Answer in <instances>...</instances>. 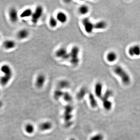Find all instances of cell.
Segmentation results:
<instances>
[{
    "label": "cell",
    "instance_id": "5b68a950",
    "mask_svg": "<svg viewBox=\"0 0 140 140\" xmlns=\"http://www.w3.org/2000/svg\"><path fill=\"white\" fill-rule=\"evenodd\" d=\"M73 110V108L71 105H67L65 106L63 118L65 123V125L67 127H69L72 125L71 120L73 118L72 113Z\"/></svg>",
    "mask_w": 140,
    "mask_h": 140
},
{
    "label": "cell",
    "instance_id": "484cf974",
    "mask_svg": "<svg viewBox=\"0 0 140 140\" xmlns=\"http://www.w3.org/2000/svg\"><path fill=\"white\" fill-rule=\"evenodd\" d=\"M62 91L60 89L58 88L57 90H56L54 92V97L55 99L58 100L61 97H62L63 94Z\"/></svg>",
    "mask_w": 140,
    "mask_h": 140
},
{
    "label": "cell",
    "instance_id": "d6986e66",
    "mask_svg": "<svg viewBox=\"0 0 140 140\" xmlns=\"http://www.w3.org/2000/svg\"><path fill=\"white\" fill-rule=\"evenodd\" d=\"M70 86L69 81L66 80H62L59 81L58 83V88L60 90L66 89L68 88Z\"/></svg>",
    "mask_w": 140,
    "mask_h": 140
},
{
    "label": "cell",
    "instance_id": "6da1fadb",
    "mask_svg": "<svg viewBox=\"0 0 140 140\" xmlns=\"http://www.w3.org/2000/svg\"><path fill=\"white\" fill-rule=\"evenodd\" d=\"M0 72L2 75L0 77V83L6 86L10 81L13 76V71L10 64L4 63L0 66Z\"/></svg>",
    "mask_w": 140,
    "mask_h": 140
},
{
    "label": "cell",
    "instance_id": "d4e9b609",
    "mask_svg": "<svg viewBox=\"0 0 140 140\" xmlns=\"http://www.w3.org/2000/svg\"><path fill=\"white\" fill-rule=\"evenodd\" d=\"M34 129L35 128L33 125L30 123H28L25 127V132L29 134L32 133L34 132Z\"/></svg>",
    "mask_w": 140,
    "mask_h": 140
},
{
    "label": "cell",
    "instance_id": "ffe728a7",
    "mask_svg": "<svg viewBox=\"0 0 140 140\" xmlns=\"http://www.w3.org/2000/svg\"><path fill=\"white\" fill-rule=\"evenodd\" d=\"M88 92V89L86 87H83L81 88L77 94V98L78 100H81L84 97Z\"/></svg>",
    "mask_w": 140,
    "mask_h": 140
},
{
    "label": "cell",
    "instance_id": "ba28073f",
    "mask_svg": "<svg viewBox=\"0 0 140 140\" xmlns=\"http://www.w3.org/2000/svg\"><path fill=\"white\" fill-rule=\"evenodd\" d=\"M55 55L56 57L63 60L69 59V53L66 48L64 47L59 48L56 51Z\"/></svg>",
    "mask_w": 140,
    "mask_h": 140
},
{
    "label": "cell",
    "instance_id": "9c48e42d",
    "mask_svg": "<svg viewBox=\"0 0 140 140\" xmlns=\"http://www.w3.org/2000/svg\"><path fill=\"white\" fill-rule=\"evenodd\" d=\"M30 35V32L27 28H23L19 29L16 33L17 38L20 41H24L27 39Z\"/></svg>",
    "mask_w": 140,
    "mask_h": 140
},
{
    "label": "cell",
    "instance_id": "9a60e30c",
    "mask_svg": "<svg viewBox=\"0 0 140 140\" xmlns=\"http://www.w3.org/2000/svg\"><path fill=\"white\" fill-rule=\"evenodd\" d=\"M103 85L100 82H97L96 83L95 86V93L96 96L97 97L100 98L102 97Z\"/></svg>",
    "mask_w": 140,
    "mask_h": 140
},
{
    "label": "cell",
    "instance_id": "7a4b0ae2",
    "mask_svg": "<svg viewBox=\"0 0 140 140\" xmlns=\"http://www.w3.org/2000/svg\"><path fill=\"white\" fill-rule=\"evenodd\" d=\"M114 72L120 78L124 85H127L130 83V78L128 74L122 67L119 65L116 66L114 68Z\"/></svg>",
    "mask_w": 140,
    "mask_h": 140
},
{
    "label": "cell",
    "instance_id": "f1b7e54d",
    "mask_svg": "<svg viewBox=\"0 0 140 140\" xmlns=\"http://www.w3.org/2000/svg\"><path fill=\"white\" fill-rule=\"evenodd\" d=\"M112 95H113V92L112 91L110 90H107L105 92L104 95H103L102 97L103 98L108 99L109 98L112 96Z\"/></svg>",
    "mask_w": 140,
    "mask_h": 140
},
{
    "label": "cell",
    "instance_id": "277c9868",
    "mask_svg": "<svg viewBox=\"0 0 140 140\" xmlns=\"http://www.w3.org/2000/svg\"><path fill=\"white\" fill-rule=\"evenodd\" d=\"M43 6L40 5L37 6L33 11L32 15L30 18L31 22L33 24H37L43 16Z\"/></svg>",
    "mask_w": 140,
    "mask_h": 140
},
{
    "label": "cell",
    "instance_id": "e0dca14e",
    "mask_svg": "<svg viewBox=\"0 0 140 140\" xmlns=\"http://www.w3.org/2000/svg\"><path fill=\"white\" fill-rule=\"evenodd\" d=\"M118 57L117 54L114 51H111L109 52L106 55V59L108 62L112 63L115 62Z\"/></svg>",
    "mask_w": 140,
    "mask_h": 140
},
{
    "label": "cell",
    "instance_id": "2e32d148",
    "mask_svg": "<svg viewBox=\"0 0 140 140\" xmlns=\"http://www.w3.org/2000/svg\"><path fill=\"white\" fill-rule=\"evenodd\" d=\"M94 25V29L97 30H104L107 28L108 24L104 20H100L95 23Z\"/></svg>",
    "mask_w": 140,
    "mask_h": 140
},
{
    "label": "cell",
    "instance_id": "5bb4252c",
    "mask_svg": "<svg viewBox=\"0 0 140 140\" xmlns=\"http://www.w3.org/2000/svg\"><path fill=\"white\" fill-rule=\"evenodd\" d=\"M56 18L58 21L61 23H65L68 20V17L67 14L63 11H59L56 14Z\"/></svg>",
    "mask_w": 140,
    "mask_h": 140
},
{
    "label": "cell",
    "instance_id": "8fae6325",
    "mask_svg": "<svg viewBox=\"0 0 140 140\" xmlns=\"http://www.w3.org/2000/svg\"><path fill=\"white\" fill-rule=\"evenodd\" d=\"M46 81V77L44 74H41L37 76L35 81V85L37 88H42L45 85Z\"/></svg>",
    "mask_w": 140,
    "mask_h": 140
},
{
    "label": "cell",
    "instance_id": "44dd1931",
    "mask_svg": "<svg viewBox=\"0 0 140 140\" xmlns=\"http://www.w3.org/2000/svg\"><path fill=\"white\" fill-rule=\"evenodd\" d=\"M90 11V8L88 6L83 4L80 6L78 8L79 13L82 15H85L88 13Z\"/></svg>",
    "mask_w": 140,
    "mask_h": 140
},
{
    "label": "cell",
    "instance_id": "52a82bcc",
    "mask_svg": "<svg viewBox=\"0 0 140 140\" xmlns=\"http://www.w3.org/2000/svg\"><path fill=\"white\" fill-rule=\"evenodd\" d=\"M82 23L85 31L88 34H90L94 29V24L88 17L84 18L82 20Z\"/></svg>",
    "mask_w": 140,
    "mask_h": 140
},
{
    "label": "cell",
    "instance_id": "8992f818",
    "mask_svg": "<svg viewBox=\"0 0 140 140\" xmlns=\"http://www.w3.org/2000/svg\"><path fill=\"white\" fill-rule=\"evenodd\" d=\"M19 14L20 13L15 7H11L9 9L8 12V17L11 23L15 24L18 22L20 19Z\"/></svg>",
    "mask_w": 140,
    "mask_h": 140
},
{
    "label": "cell",
    "instance_id": "cb8c5ba5",
    "mask_svg": "<svg viewBox=\"0 0 140 140\" xmlns=\"http://www.w3.org/2000/svg\"><path fill=\"white\" fill-rule=\"evenodd\" d=\"M49 25L51 28H54L57 26L58 21L55 17L51 16L49 19Z\"/></svg>",
    "mask_w": 140,
    "mask_h": 140
},
{
    "label": "cell",
    "instance_id": "ac0fdd59",
    "mask_svg": "<svg viewBox=\"0 0 140 140\" xmlns=\"http://www.w3.org/2000/svg\"><path fill=\"white\" fill-rule=\"evenodd\" d=\"M52 124L50 121H46L41 123L39 126V128L42 131H46L51 129Z\"/></svg>",
    "mask_w": 140,
    "mask_h": 140
},
{
    "label": "cell",
    "instance_id": "83f0119b",
    "mask_svg": "<svg viewBox=\"0 0 140 140\" xmlns=\"http://www.w3.org/2000/svg\"><path fill=\"white\" fill-rule=\"evenodd\" d=\"M104 137L103 135L101 133H98L91 138L90 140H103Z\"/></svg>",
    "mask_w": 140,
    "mask_h": 140
},
{
    "label": "cell",
    "instance_id": "30bf717a",
    "mask_svg": "<svg viewBox=\"0 0 140 140\" xmlns=\"http://www.w3.org/2000/svg\"><path fill=\"white\" fill-rule=\"evenodd\" d=\"M16 42L13 39H6L3 43V47L4 49L7 51L14 50L16 47Z\"/></svg>",
    "mask_w": 140,
    "mask_h": 140
},
{
    "label": "cell",
    "instance_id": "7402d4cb",
    "mask_svg": "<svg viewBox=\"0 0 140 140\" xmlns=\"http://www.w3.org/2000/svg\"><path fill=\"white\" fill-rule=\"evenodd\" d=\"M101 100L103 103V107L106 110L109 111L111 109L112 107V103L108 99H106L102 97H101Z\"/></svg>",
    "mask_w": 140,
    "mask_h": 140
},
{
    "label": "cell",
    "instance_id": "3957f363",
    "mask_svg": "<svg viewBox=\"0 0 140 140\" xmlns=\"http://www.w3.org/2000/svg\"><path fill=\"white\" fill-rule=\"evenodd\" d=\"M80 48L77 46H73L69 52L70 62L73 66H77L80 63Z\"/></svg>",
    "mask_w": 140,
    "mask_h": 140
},
{
    "label": "cell",
    "instance_id": "7c38bea8",
    "mask_svg": "<svg viewBox=\"0 0 140 140\" xmlns=\"http://www.w3.org/2000/svg\"><path fill=\"white\" fill-rule=\"evenodd\" d=\"M33 10L30 8H28L23 10L19 14L20 19H25L31 18L32 15Z\"/></svg>",
    "mask_w": 140,
    "mask_h": 140
},
{
    "label": "cell",
    "instance_id": "603a6c76",
    "mask_svg": "<svg viewBox=\"0 0 140 140\" xmlns=\"http://www.w3.org/2000/svg\"><path fill=\"white\" fill-rule=\"evenodd\" d=\"M89 100H90V104L91 107L93 108H96L97 106V102L93 94L91 93H89Z\"/></svg>",
    "mask_w": 140,
    "mask_h": 140
},
{
    "label": "cell",
    "instance_id": "4fadbf2b",
    "mask_svg": "<svg viewBox=\"0 0 140 140\" xmlns=\"http://www.w3.org/2000/svg\"><path fill=\"white\" fill-rule=\"evenodd\" d=\"M128 54L130 56H139L140 55V46L138 45H135L131 46L128 49Z\"/></svg>",
    "mask_w": 140,
    "mask_h": 140
},
{
    "label": "cell",
    "instance_id": "4dcf8cb0",
    "mask_svg": "<svg viewBox=\"0 0 140 140\" xmlns=\"http://www.w3.org/2000/svg\"><path fill=\"white\" fill-rule=\"evenodd\" d=\"M69 140H76V139H74V138H71Z\"/></svg>",
    "mask_w": 140,
    "mask_h": 140
},
{
    "label": "cell",
    "instance_id": "f546056e",
    "mask_svg": "<svg viewBox=\"0 0 140 140\" xmlns=\"http://www.w3.org/2000/svg\"><path fill=\"white\" fill-rule=\"evenodd\" d=\"M1 38H2V37H1V33H0V41L1 40Z\"/></svg>",
    "mask_w": 140,
    "mask_h": 140
},
{
    "label": "cell",
    "instance_id": "4316f807",
    "mask_svg": "<svg viewBox=\"0 0 140 140\" xmlns=\"http://www.w3.org/2000/svg\"><path fill=\"white\" fill-rule=\"evenodd\" d=\"M63 97L64 100L67 102H71L72 101L73 99L71 95L67 92L63 93Z\"/></svg>",
    "mask_w": 140,
    "mask_h": 140
}]
</instances>
